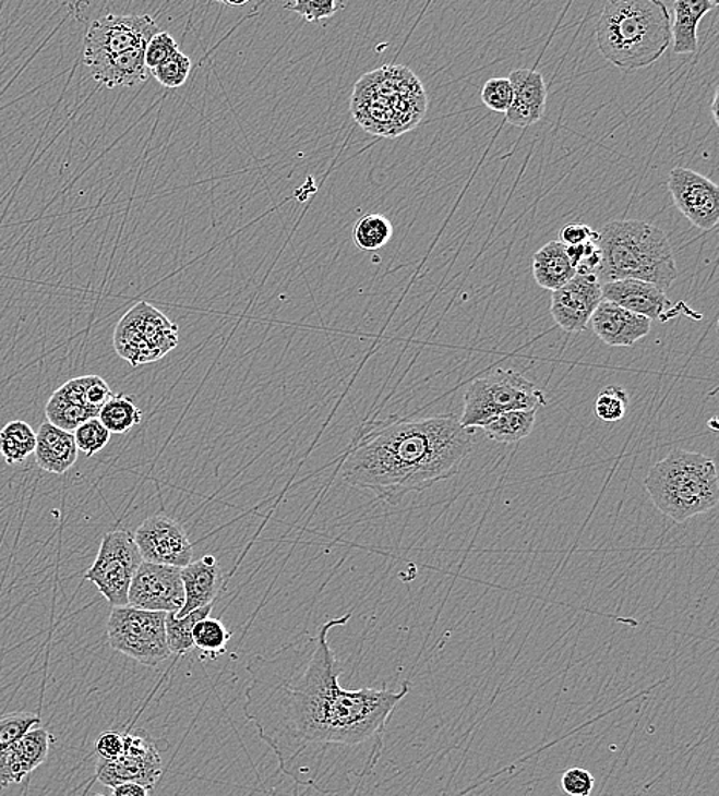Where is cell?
Listing matches in <instances>:
<instances>
[{
    "instance_id": "1",
    "label": "cell",
    "mask_w": 719,
    "mask_h": 796,
    "mask_svg": "<svg viewBox=\"0 0 719 796\" xmlns=\"http://www.w3.org/2000/svg\"><path fill=\"white\" fill-rule=\"evenodd\" d=\"M351 614L325 622L304 659H255L249 665L244 716L278 760V772L305 787L339 795L351 779L372 773L384 749V734L397 704L410 692L382 688L346 689L328 632Z\"/></svg>"
},
{
    "instance_id": "2",
    "label": "cell",
    "mask_w": 719,
    "mask_h": 796,
    "mask_svg": "<svg viewBox=\"0 0 719 796\" xmlns=\"http://www.w3.org/2000/svg\"><path fill=\"white\" fill-rule=\"evenodd\" d=\"M459 417L390 415L359 427L340 466L344 483L397 506L405 496L452 480L475 447Z\"/></svg>"
},
{
    "instance_id": "3",
    "label": "cell",
    "mask_w": 719,
    "mask_h": 796,
    "mask_svg": "<svg viewBox=\"0 0 719 796\" xmlns=\"http://www.w3.org/2000/svg\"><path fill=\"white\" fill-rule=\"evenodd\" d=\"M598 49L622 71L650 67L671 45V14L658 0H609L596 25Z\"/></svg>"
},
{
    "instance_id": "4",
    "label": "cell",
    "mask_w": 719,
    "mask_h": 796,
    "mask_svg": "<svg viewBox=\"0 0 719 796\" xmlns=\"http://www.w3.org/2000/svg\"><path fill=\"white\" fill-rule=\"evenodd\" d=\"M598 233L601 264L597 279L603 284L637 279L668 291L679 278L668 234L654 224L624 219L604 224Z\"/></svg>"
},
{
    "instance_id": "5",
    "label": "cell",
    "mask_w": 719,
    "mask_h": 796,
    "mask_svg": "<svg viewBox=\"0 0 719 796\" xmlns=\"http://www.w3.org/2000/svg\"><path fill=\"white\" fill-rule=\"evenodd\" d=\"M427 106L421 80L408 68L385 67L356 83L351 109L358 123L372 134L397 136L418 126Z\"/></svg>"
},
{
    "instance_id": "6",
    "label": "cell",
    "mask_w": 719,
    "mask_h": 796,
    "mask_svg": "<svg viewBox=\"0 0 719 796\" xmlns=\"http://www.w3.org/2000/svg\"><path fill=\"white\" fill-rule=\"evenodd\" d=\"M645 487L658 510L683 524L714 510L719 503V478L714 458L673 449L649 470Z\"/></svg>"
},
{
    "instance_id": "7",
    "label": "cell",
    "mask_w": 719,
    "mask_h": 796,
    "mask_svg": "<svg viewBox=\"0 0 719 796\" xmlns=\"http://www.w3.org/2000/svg\"><path fill=\"white\" fill-rule=\"evenodd\" d=\"M547 403L543 390L524 374L514 370H495L469 383L459 420L462 426L476 430L505 412L539 411Z\"/></svg>"
},
{
    "instance_id": "8",
    "label": "cell",
    "mask_w": 719,
    "mask_h": 796,
    "mask_svg": "<svg viewBox=\"0 0 719 796\" xmlns=\"http://www.w3.org/2000/svg\"><path fill=\"white\" fill-rule=\"evenodd\" d=\"M106 631L112 650L142 665L158 666L172 655L166 637V613L113 606Z\"/></svg>"
},
{
    "instance_id": "9",
    "label": "cell",
    "mask_w": 719,
    "mask_h": 796,
    "mask_svg": "<svg viewBox=\"0 0 719 796\" xmlns=\"http://www.w3.org/2000/svg\"><path fill=\"white\" fill-rule=\"evenodd\" d=\"M112 342L117 354L131 366L145 365L177 348L178 327L149 303L140 302L119 322Z\"/></svg>"
},
{
    "instance_id": "10",
    "label": "cell",
    "mask_w": 719,
    "mask_h": 796,
    "mask_svg": "<svg viewBox=\"0 0 719 796\" xmlns=\"http://www.w3.org/2000/svg\"><path fill=\"white\" fill-rule=\"evenodd\" d=\"M142 563L134 536L127 530H112L101 540L96 560L86 571L85 579L97 587L112 608L127 606L132 578Z\"/></svg>"
},
{
    "instance_id": "11",
    "label": "cell",
    "mask_w": 719,
    "mask_h": 796,
    "mask_svg": "<svg viewBox=\"0 0 719 796\" xmlns=\"http://www.w3.org/2000/svg\"><path fill=\"white\" fill-rule=\"evenodd\" d=\"M123 735L122 756L112 761L98 760L97 780L111 788L117 784L137 783L153 791L165 771L160 750L145 731L139 729Z\"/></svg>"
},
{
    "instance_id": "12",
    "label": "cell",
    "mask_w": 719,
    "mask_h": 796,
    "mask_svg": "<svg viewBox=\"0 0 719 796\" xmlns=\"http://www.w3.org/2000/svg\"><path fill=\"white\" fill-rule=\"evenodd\" d=\"M160 28L153 17L143 14L132 16H108L91 24L85 37V64L96 60L123 55L131 49L145 48Z\"/></svg>"
},
{
    "instance_id": "13",
    "label": "cell",
    "mask_w": 719,
    "mask_h": 796,
    "mask_svg": "<svg viewBox=\"0 0 719 796\" xmlns=\"http://www.w3.org/2000/svg\"><path fill=\"white\" fill-rule=\"evenodd\" d=\"M135 544L145 563L183 568L194 559L187 530L168 515H154L135 530Z\"/></svg>"
},
{
    "instance_id": "14",
    "label": "cell",
    "mask_w": 719,
    "mask_h": 796,
    "mask_svg": "<svg viewBox=\"0 0 719 796\" xmlns=\"http://www.w3.org/2000/svg\"><path fill=\"white\" fill-rule=\"evenodd\" d=\"M128 605L146 612H180L184 605L181 568L143 560L132 578Z\"/></svg>"
},
{
    "instance_id": "15",
    "label": "cell",
    "mask_w": 719,
    "mask_h": 796,
    "mask_svg": "<svg viewBox=\"0 0 719 796\" xmlns=\"http://www.w3.org/2000/svg\"><path fill=\"white\" fill-rule=\"evenodd\" d=\"M673 203L688 221L702 230H714L719 219V189L709 178L687 168H675L669 176Z\"/></svg>"
},
{
    "instance_id": "16",
    "label": "cell",
    "mask_w": 719,
    "mask_h": 796,
    "mask_svg": "<svg viewBox=\"0 0 719 796\" xmlns=\"http://www.w3.org/2000/svg\"><path fill=\"white\" fill-rule=\"evenodd\" d=\"M601 301L603 293L597 276L575 275L565 287L552 291L551 314L565 331H585Z\"/></svg>"
},
{
    "instance_id": "17",
    "label": "cell",
    "mask_w": 719,
    "mask_h": 796,
    "mask_svg": "<svg viewBox=\"0 0 719 796\" xmlns=\"http://www.w3.org/2000/svg\"><path fill=\"white\" fill-rule=\"evenodd\" d=\"M604 301L615 303L649 321L666 322L679 314L683 303L673 306L664 290L645 280L624 279L601 286Z\"/></svg>"
},
{
    "instance_id": "18",
    "label": "cell",
    "mask_w": 719,
    "mask_h": 796,
    "mask_svg": "<svg viewBox=\"0 0 719 796\" xmlns=\"http://www.w3.org/2000/svg\"><path fill=\"white\" fill-rule=\"evenodd\" d=\"M594 333L608 347H634L638 340L645 339L652 329V321L638 316L623 306L609 301H601L590 317Z\"/></svg>"
},
{
    "instance_id": "19",
    "label": "cell",
    "mask_w": 719,
    "mask_h": 796,
    "mask_svg": "<svg viewBox=\"0 0 719 796\" xmlns=\"http://www.w3.org/2000/svg\"><path fill=\"white\" fill-rule=\"evenodd\" d=\"M514 100L506 111L511 126L528 128L542 120L547 109L548 86L543 75L534 70H516L510 74Z\"/></svg>"
},
{
    "instance_id": "20",
    "label": "cell",
    "mask_w": 719,
    "mask_h": 796,
    "mask_svg": "<svg viewBox=\"0 0 719 796\" xmlns=\"http://www.w3.org/2000/svg\"><path fill=\"white\" fill-rule=\"evenodd\" d=\"M181 581L184 587V605L176 613L177 617H184L203 606L214 605L221 590V568L214 556L207 555L181 568Z\"/></svg>"
},
{
    "instance_id": "21",
    "label": "cell",
    "mask_w": 719,
    "mask_h": 796,
    "mask_svg": "<svg viewBox=\"0 0 719 796\" xmlns=\"http://www.w3.org/2000/svg\"><path fill=\"white\" fill-rule=\"evenodd\" d=\"M37 466L52 475H63L73 468L79 458L73 432L60 430L49 422L40 424L36 432Z\"/></svg>"
},
{
    "instance_id": "22",
    "label": "cell",
    "mask_w": 719,
    "mask_h": 796,
    "mask_svg": "<svg viewBox=\"0 0 719 796\" xmlns=\"http://www.w3.org/2000/svg\"><path fill=\"white\" fill-rule=\"evenodd\" d=\"M91 75L98 85L105 88H117V86H137L149 79L151 72L145 64V48L131 49L123 55L105 57L96 62L86 64Z\"/></svg>"
},
{
    "instance_id": "23",
    "label": "cell",
    "mask_w": 719,
    "mask_h": 796,
    "mask_svg": "<svg viewBox=\"0 0 719 796\" xmlns=\"http://www.w3.org/2000/svg\"><path fill=\"white\" fill-rule=\"evenodd\" d=\"M715 0H676L673 2L675 21L671 25L673 52L695 55L698 51V26L711 10L717 9Z\"/></svg>"
},
{
    "instance_id": "24",
    "label": "cell",
    "mask_w": 719,
    "mask_h": 796,
    "mask_svg": "<svg viewBox=\"0 0 719 796\" xmlns=\"http://www.w3.org/2000/svg\"><path fill=\"white\" fill-rule=\"evenodd\" d=\"M532 273L537 286L551 291L565 287L577 275L567 257L565 245L559 241L548 242L539 252L534 253Z\"/></svg>"
},
{
    "instance_id": "25",
    "label": "cell",
    "mask_w": 719,
    "mask_h": 796,
    "mask_svg": "<svg viewBox=\"0 0 719 796\" xmlns=\"http://www.w3.org/2000/svg\"><path fill=\"white\" fill-rule=\"evenodd\" d=\"M56 390L71 405L88 412L93 419L98 417V412L113 394L100 375H82L68 381Z\"/></svg>"
},
{
    "instance_id": "26",
    "label": "cell",
    "mask_w": 719,
    "mask_h": 796,
    "mask_svg": "<svg viewBox=\"0 0 719 796\" xmlns=\"http://www.w3.org/2000/svg\"><path fill=\"white\" fill-rule=\"evenodd\" d=\"M537 411H511L494 417L483 424L482 430L487 437L502 445H513L531 435L536 426Z\"/></svg>"
},
{
    "instance_id": "27",
    "label": "cell",
    "mask_w": 719,
    "mask_h": 796,
    "mask_svg": "<svg viewBox=\"0 0 719 796\" xmlns=\"http://www.w3.org/2000/svg\"><path fill=\"white\" fill-rule=\"evenodd\" d=\"M36 449V431L24 420H13L0 430V457L14 466L28 460Z\"/></svg>"
},
{
    "instance_id": "28",
    "label": "cell",
    "mask_w": 719,
    "mask_h": 796,
    "mask_svg": "<svg viewBox=\"0 0 719 796\" xmlns=\"http://www.w3.org/2000/svg\"><path fill=\"white\" fill-rule=\"evenodd\" d=\"M97 419L111 434H127L142 423L143 412L131 396L112 394L98 412Z\"/></svg>"
},
{
    "instance_id": "29",
    "label": "cell",
    "mask_w": 719,
    "mask_h": 796,
    "mask_svg": "<svg viewBox=\"0 0 719 796\" xmlns=\"http://www.w3.org/2000/svg\"><path fill=\"white\" fill-rule=\"evenodd\" d=\"M211 612L212 605H207L189 613L184 617H177L176 613L166 614V637H168L170 653L187 655L194 650L192 631H194V627L200 620L209 617Z\"/></svg>"
},
{
    "instance_id": "30",
    "label": "cell",
    "mask_w": 719,
    "mask_h": 796,
    "mask_svg": "<svg viewBox=\"0 0 719 796\" xmlns=\"http://www.w3.org/2000/svg\"><path fill=\"white\" fill-rule=\"evenodd\" d=\"M393 238V226L388 218L380 214L362 216L355 224L353 239L358 249L374 252L388 244Z\"/></svg>"
},
{
    "instance_id": "31",
    "label": "cell",
    "mask_w": 719,
    "mask_h": 796,
    "mask_svg": "<svg viewBox=\"0 0 719 796\" xmlns=\"http://www.w3.org/2000/svg\"><path fill=\"white\" fill-rule=\"evenodd\" d=\"M230 637H232V632L226 628V625L211 616L200 620L192 631L195 648L202 651L203 658L211 659V661H215L218 655L226 653Z\"/></svg>"
},
{
    "instance_id": "32",
    "label": "cell",
    "mask_w": 719,
    "mask_h": 796,
    "mask_svg": "<svg viewBox=\"0 0 719 796\" xmlns=\"http://www.w3.org/2000/svg\"><path fill=\"white\" fill-rule=\"evenodd\" d=\"M52 741L55 737L47 729L34 727L14 745L28 775L47 761Z\"/></svg>"
},
{
    "instance_id": "33",
    "label": "cell",
    "mask_w": 719,
    "mask_h": 796,
    "mask_svg": "<svg viewBox=\"0 0 719 796\" xmlns=\"http://www.w3.org/2000/svg\"><path fill=\"white\" fill-rule=\"evenodd\" d=\"M630 396L622 386H607L601 389L594 403V412L601 422L616 423L626 415Z\"/></svg>"
},
{
    "instance_id": "34",
    "label": "cell",
    "mask_w": 719,
    "mask_h": 796,
    "mask_svg": "<svg viewBox=\"0 0 719 796\" xmlns=\"http://www.w3.org/2000/svg\"><path fill=\"white\" fill-rule=\"evenodd\" d=\"M40 716L34 712L17 711L0 715V750L11 748L26 733L40 725Z\"/></svg>"
},
{
    "instance_id": "35",
    "label": "cell",
    "mask_w": 719,
    "mask_h": 796,
    "mask_svg": "<svg viewBox=\"0 0 719 796\" xmlns=\"http://www.w3.org/2000/svg\"><path fill=\"white\" fill-rule=\"evenodd\" d=\"M192 60L178 49L169 59H166L160 67L151 71L157 82L165 88H181L188 82L191 74Z\"/></svg>"
},
{
    "instance_id": "36",
    "label": "cell",
    "mask_w": 719,
    "mask_h": 796,
    "mask_svg": "<svg viewBox=\"0 0 719 796\" xmlns=\"http://www.w3.org/2000/svg\"><path fill=\"white\" fill-rule=\"evenodd\" d=\"M73 434L79 453L85 454L86 457H94V455L104 450L108 446L109 439H111V432L106 430L104 423L97 417L81 424Z\"/></svg>"
},
{
    "instance_id": "37",
    "label": "cell",
    "mask_w": 719,
    "mask_h": 796,
    "mask_svg": "<svg viewBox=\"0 0 719 796\" xmlns=\"http://www.w3.org/2000/svg\"><path fill=\"white\" fill-rule=\"evenodd\" d=\"M567 257L577 272V275L597 276L598 268L601 264V252L598 248V233L588 242L574 248H566Z\"/></svg>"
},
{
    "instance_id": "38",
    "label": "cell",
    "mask_w": 719,
    "mask_h": 796,
    "mask_svg": "<svg viewBox=\"0 0 719 796\" xmlns=\"http://www.w3.org/2000/svg\"><path fill=\"white\" fill-rule=\"evenodd\" d=\"M483 105L491 111L506 113L514 100L513 86H511L508 77H495L488 80L482 88Z\"/></svg>"
},
{
    "instance_id": "39",
    "label": "cell",
    "mask_w": 719,
    "mask_h": 796,
    "mask_svg": "<svg viewBox=\"0 0 719 796\" xmlns=\"http://www.w3.org/2000/svg\"><path fill=\"white\" fill-rule=\"evenodd\" d=\"M343 7L344 3L336 2V0H297V2L286 3L284 9L293 11L308 22H320L338 13Z\"/></svg>"
},
{
    "instance_id": "40",
    "label": "cell",
    "mask_w": 719,
    "mask_h": 796,
    "mask_svg": "<svg viewBox=\"0 0 719 796\" xmlns=\"http://www.w3.org/2000/svg\"><path fill=\"white\" fill-rule=\"evenodd\" d=\"M176 51H178L177 41L169 33L160 32L155 34L145 47V64L147 70L149 72L154 71L155 68L160 67Z\"/></svg>"
},
{
    "instance_id": "41",
    "label": "cell",
    "mask_w": 719,
    "mask_h": 796,
    "mask_svg": "<svg viewBox=\"0 0 719 796\" xmlns=\"http://www.w3.org/2000/svg\"><path fill=\"white\" fill-rule=\"evenodd\" d=\"M28 775L16 748L0 750V791L10 787L11 784L21 783Z\"/></svg>"
},
{
    "instance_id": "42",
    "label": "cell",
    "mask_w": 719,
    "mask_h": 796,
    "mask_svg": "<svg viewBox=\"0 0 719 796\" xmlns=\"http://www.w3.org/2000/svg\"><path fill=\"white\" fill-rule=\"evenodd\" d=\"M596 786L592 773L583 768L567 769L562 776V788L570 796H590Z\"/></svg>"
},
{
    "instance_id": "43",
    "label": "cell",
    "mask_w": 719,
    "mask_h": 796,
    "mask_svg": "<svg viewBox=\"0 0 719 796\" xmlns=\"http://www.w3.org/2000/svg\"><path fill=\"white\" fill-rule=\"evenodd\" d=\"M124 750V735L108 731L104 733L96 741V752L98 760L112 761L122 756Z\"/></svg>"
},
{
    "instance_id": "44",
    "label": "cell",
    "mask_w": 719,
    "mask_h": 796,
    "mask_svg": "<svg viewBox=\"0 0 719 796\" xmlns=\"http://www.w3.org/2000/svg\"><path fill=\"white\" fill-rule=\"evenodd\" d=\"M597 231L590 229L589 226L583 222L567 224L560 230L559 242L565 245V248H574V245H582L588 242L589 239L596 237Z\"/></svg>"
},
{
    "instance_id": "45",
    "label": "cell",
    "mask_w": 719,
    "mask_h": 796,
    "mask_svg": "<svg viewBox=\"0 0 719 796\" xmlns=\"http://www.w3.org/2000/svg\"><path fill=\"white\" fill-rule=\"evenodd\" d=\"M149 788L137 783H122L112 787V796H149Z\"/></svg>"
},
{
    "instance_id": "46",
    "label": "cell",
    "mask_w": 719,
    "mask_h": 796,
    "mask_svg": "<svg viewBox=\"0 0 719 796\" xmlns=\"http://www.w3.org/2000/svg\"><path fill=\"white\" fill-rule=\"evenodd\" d=\"M711 116H714L715 123L718 124V89L715 91L714 100H711Z\"/></svg>"
},
{
    "instance_id": "47",
    "label": "cell",
    "mask_w": 719,
    "mask_h": 796,
    "mask_svg": "<svg viewBox=\"0 0 719 796\" xmlns=\"http://www.w3.org/2000/svg\"><path fill=\"white\" fill-rule=\"evenodd\" d=\"M223 3H225V5H229V7H241V5H245V3H248V2H227V0H226V2H223Z\"/></svg>"
},
{
    "instance_id": "48",
    "label": "cell",
    "mask_w": 719,
    "mask_h": 796,
    "mask_svg": "<svg viewBox=\"0 0 719 796\" xmlns=\"http://www.w3.org/2000/svg\"><path fill=\"white\" fill-rule=\"evenodd\" d=\"M94 796H105V795H101V794H97V795H94Z\"/></svg>"
}]
</instances>
